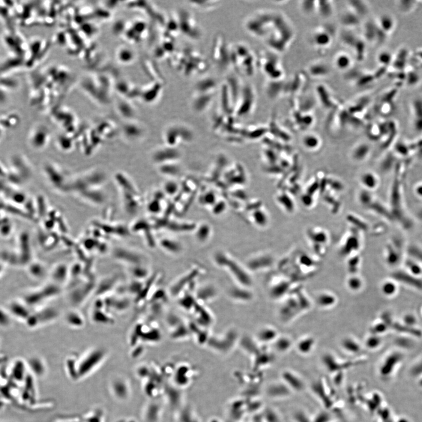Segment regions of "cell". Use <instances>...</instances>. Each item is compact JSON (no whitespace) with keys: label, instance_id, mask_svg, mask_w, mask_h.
Returning a JSON list of instances; mask_svg holds the SVG:
<instances>
[{"label":"cell","instance_id":"obj_17","mask_svg":"<svg viewBox=\"0 0 422 422\" xmlns=\"http://www.w3.org/2000/svg\"><path fill=\"white\" fill-rule=\"evenodd\" d=\"M95 307L92 313V319L93 321L102 323V324H109L113 323V319L111 318L108 314H107L103 308H105L103 300H98L95 303Z\"/></svg>","mask_w":422,"mask_h":422},{"label":"cell","instance_id":"obj_41","mask_svg":"<svg viewBox=\"0 0 422 422\" xmlns=\"http://www.w3.org/2000/svg\"><path fill=\"white\" fill-rule=\"evenodd\" d=\"M130 273L136 279H145L149 275L148 269L143 265L133 266L130 269Z\"/></svg>","mask_w":422,"mask_h":422},{"label":"cell","instance_id":"obj_36","mask_svg":"<svg viewBox=\"0 0 422 422\" xmlns=\"http://www.w3.org/2000/svg\"><path fill=\"white\" fill-rule=\"evenodd\" d=\"M350 10L354 11L358 16H363L369 11L368 6L366 2L362 1H349Z\"/></svg>","mask_w":422,"mask_h":422},{"label":"cell","instance_id":"obj_3","mask_svg":"<svg viewBox=\"0 0 422 422\" xmlns=\"http://www.w3.org/2000/svg\"><path fill=\"white\" fill-rule=\"evenodd\" d=\"M257 58L249 46L244 43L231 45V67L239 74L250 77L255 72Z\"/></svg>","mask_w":422,"mask_h":422},{"label":"cell","instance_id":"obj_2","mask_svg":"<svg viewBox=\"0 0 422 422\" xmlns=\"http://www.w3.org/2000/svg\"><path fill=\"white\" fill-rule=\"evenodd\" d=\"M294 37V31L283 15L276 13L273 25L264 39L269 47L276 52H282Z\"/></svg>","mask_w":422,"mask_h":422},{"label":"cell","instance_id":"obj_40","mask_svg":"<svg viewBox=\"0 0 422 422\" xmlns=\"http://www.w3.org/2000/svg\"><path fill=\"white\" fill-rule=\"evenodd\" d=\"M278 200L287 212L292 213L295 210V204L291 197L286 193L281 194L278 197Z\"/></svg>","mask_w":422,"mask_h":422},{"label":"cell","instance_id":"obj_13","mask_svg":"<svg viewBox=\"0 0 422 422\" xmlns=\"http://www.w3.org/2000/svg\"><path fill=\"white\" fill-rule=\"evenodd\" d=\"M341 40L343 43L354 50L358 59L363 60L366 55V45L363 39L358 37L353 33L344 31L341 34Z\"/></svg>","mask_w":422,"mask_h":422},{"label":"cell","instance_id":"obj_27","mask_svg":"<svg viewBox=\"0 0 422 422\" xmlns=\"http://www.w3.org/2000/svg\"><path fill=\"white\" fill-rule=\"evenodd\" d=\"M370 152V147L367 144H358L352 151V157L355 161H361L366 159Z\"/></svg>","mask_w":422,"mask_h":422},{"label":"cell","instance_id":"obj_59","mask_svg":"<svg viewBox=\"0 0 422 422\" xmlns=\"http://www.w3.org/2000/svg\"><path fill=\"white\" fill-rule=\"evenodd\" d=\"M329 183L331 184L330 185L331 187H333L332 188H333V189L334 190L340 191V190H343V185L341 184V182H338V181L331 180L330 182H329Z\"/></svg>","mask_w":422,"mask_h":422},{"label":"cell","instance_id":"obj_37","mask_svg":"<svg viewBox=\"0 0 422 422\" xmlns=\"http://www.w3.org/2000/svg\"><path fill=\"white\" fill-rule=\"evenodd\" d=\"M314 340L312 338L308 337L299 341L298 344V349L299 352L302 354H309L312 351L314 346Z\"/></svg>","mask_w":422,"mask_h":422},{"label":"cell","instance_id":"obj_34","mask_svg":"<svg viewBox=\"0 0 422 422\" xmlns=\"http://www.w3.org/2000/svg\"><path fill=\"white\" fill-rule=\"evenodd\" d=\"M394 55L389 50H382L377 56V60L381 67L389 69L393 63Z\"/></svg>","mask_w":422,"mask_h":422},{"label":"cell","instance_id":"obj_54","mask_svg":"<svg viewBox=\"0 0 422 422\" xmlns=\"http://www.w3.org/2000/svg\"><path fill=\"white\" fill-rule=\"evenodd\" d=\"M181 304L182 307L190 309L196 304L193 298L191 296H188L184 298H182L181 301Z\"/></svg>","mask_w":422,"mask_h":422},{"label":"cell","instance_id":"obj_22","mask_svg":"<svg viewBox=\"0 0 422 422\" xmlns=\"http://www.w3.org/2000/svg\"><path fill=\"white\" fill-rule=\"evenodd\" d=\"M188 3L191 7L203 12L215 10L221 4V2L218 1H190Z\"/></svg>","mask_w":422,"mask_h":422},{"label":"cell","instance_id":"obj_4","mask_svg":"<svg viewBox=\"0 0 422 422\" xmlns=\"http://www.w3.org/2000/svg\"><path fill=\"white\" fill-rule=\"evenodd\" d=\"M275 14V12L268 10L254 12L245 19L244 28L253 37L264 39L273 25Z\"/></svg>","mask_w":422,"mask_h":422},{"label":"cell","instance_id":"obj_49","mask_svg":"<svg viewBox=\"0 0 422 422\" xmlns=\"http://www.w3.org/2000/svg\"><path fill=\"white\" fill-rule=\"evenodd\" d=\"M215 295V290L212 287H206V288L200 290L198 296L202 300H208L212 298Z\"/></svg>","mask_w":422,"mask_h":422},{"label":"cell","instance_id":"obj_51","mask_svg":"<svg viewBox=\"0 0 422 422\" xmlns=\"http://www.w3.org/2000/svg\"><path fill=\"white\" fill-rule=\"evenodd\" d=\"M291 342L286 338H281L276 343V348L280 352H286L291 347Z\"/></svg>","mask_w":422,"mask_h":422},{"label":"cell","instance_id":"obj_26","mask_svg":"<svg viewBox=\"0 0 422 422\" xmlns=\"http://www.w3.org/2000/svg\"><path fill=\"white\" fill-rule=\"evenodd\" d=\"M418 1L412 0H399L396 2L398 11L404 15H408L414 12L418 7Z\"/></svg>","mask_w":422,"mask_h":422},{"label":"cell","instance_id":"obj_48","mask_svg":"<svg viewBox=\"0 0 422 422\" xmlns=\"http://www.w3.org/2000/svg\"><path fill=\"white\" fill-rule=\"evenodd\" d=\"M161 246L164 249L172 253H178L181 249V248L178 244L170 241L164 240L161 242Z\"/></svg>","mask_w":422,"mask_h":422},{"label":"cell","instance_id":"obj_39","mask_svg":"<svg viewBox=\"0 0 422 422\" xmlns=\"http://www.w3.org/2000/svg\"><path fill=\"white\" fill-rule=\"evenodd\" d=\"M343 348L351 354H357L361 351V347L357 341L352 338H346L342 343Z\"/></svg>","mask_w":422,"mask_h":422},{"label":"cell","instance_id":"obj_31","mask_svg":"<svg viewBox=\"0 0 422 422\" xmlns=\"http://www.w3.org/2000/svg\"><path fill=\"white\" fill-rule=\"evenodd\" d=\"M341 22L346 26H357L360 23V16L355 14L354 11L349 10L346 12L341 17Z\"/></svg>","mask_w":422,"mask_h":422},{"label":"cell","instance_id":"obj_8","mask_svg":"<svg viewBox=\"0 0 422 422\" xmlns=\"http://www.w3.org/2000/svg\"><path fill=\"white\" fill-rule=\"evenodd\" d=\"M271 80H279L282 78L283 70L279 58L273 52L265 53L257 58V65Z\"/></svg>","mask_w":422,"mask_h":422},{"label":"cell","instance_id":"obj_29","mask_svg":"<svg viewBox=\"0 0 422 422\" xmlns=\"http://www.w3.org/2000/svg\"><path fill=\"white\" fill-rule=\"evenodd\" d=\"M269 395L273 397H287L290 394V388L285 384L272 385L269 389Z\"/></svg>","mask_w":422,"mask_h":422},{"label":"cell","instance_id":"obj_12","mask_svg":"<svg viewBox=\"0 0 422 422\" xmlns=\"http://www.w3.org/2000/svg\"><path fill=\"white\" fill-rule=\"evenodd\" d=\"M364 34L365 40L371 44L376 45L385 43L388 37L379 28L376 21H370L366 23L364 27Z\"/></svg>","mask_w":422,"mask_h":422},{"label":"cell","instance_id":"obj_56","mask_svg":"<svg viewBox=\"0 0 422 422\" xmlns=\"http://www.w3.org/2000/svg\"><path fill=\"white\" fill-rule=\"evenodd\" d=\"M294 419L296 422H311L307 415L301 411L296 412L294 415Z\"/></svg>","mask_w":422,"mask_h":422},{"label":"cell","instance_id":"obj_55","mask_svg":"<svg viewBox=\"0 0 422 422\" xmlns=\"http://www.w3.org/2000/svg\"><path fill=\"white\" fill-rule=\"evenodd\" d=\"M301 202L303 203V205L305 206H306V207H310L314 203L313 196H311L310 194L308 193L304 194L301 196Z\"/></svg>","mask_w":422,"mask_h":422},{"label":"cell","instance_id":"obj_11","mask_svg":"<svg viewBox=\"0 0 422 422\" xmlns=\"http://www.w3.org/2000/svg\"><path fill=\"white\" fill-rule=\"evenodd\" d=\"M217 92L193 89L191 99V107L198 113L206 111L213 103Z\"/></svg>","mask_w":422,"mask_h":422},{"label":"cell","instance_id":"obj_24","mask_svg":"<svg viewBox=\"0 0 422 422\" xmlns=\"http://www.w3.org/2000/svg\"><path fill=\"white\" fill-rule=\"evenodd\" d=\"M334 65L338 70L347 71L351 67L352 59L347 53L340 52L337 53L334 58Z\"/></svg>","mask_w":422,"mask_h":422},{"label":"cell","instance_id":"obj_42","mask_svg":"<svg viewBox=\"0 0 422 422\" xmlns=\"http://www.w3.org/2000/svg\"><path fill=\"white\" fill-rule=\"evenodd\" d=\"M382 292L386 296H393L397 292L396 283L393 281H385L383 283L381 287Z\"/></svg>","mask_w":422,"mask_h":422},{"label":"cell","instance_id":"obj_10","mask_svg":"<svg viewBox=\"0 0 422 422\" xmlns=\"http://www.w3.org/2000/svg\"><path fill=\"white\" fill-rule=\"evenodd\" d=\"M61 292V287L58 284L53 283L48 284L43 288L30 293L29 296L25 298L26 304L29 306H37V304L48 299L56 297Z\"/></svg>","mask_w":422,"mask_h":422},{"label":"cell","instance_id":"obj_20","mask_svg":"<svg viewBox=\"0 0 422 422\" xmlns=\"http://www.w3.org/2000/svg\"><path fill=\"white\" fill-rule=\"evenodd\" d=\"M284 384L292 390L300 392L303 390L304 384L302 379L298 375L290 371H286L282 374Z\"/></svg>","mask_w":422,"mask_h":422},{"label":"cell","instance_id":"obj_38","mask_svg":"<svg viewBox=\"0 0 422 422\" xmlns=\"http://www.w3.org/2000/svg\"><path fill=\"white\" fill-rule=\"evenodd\" d=\"M277 332L271 327H266L262 329L258 334V338L263 342H269L273 340L277 337Z\"/></svg>","mask_w":422,"mask_h":422},{"label":"cell","instance_id":"obj_43","mask_svg":"<svg viewBox=\"0 0 422 422\" xmlns=\"http://www.w3.org/2000/svg\"><path fill=\"white\" fill-rule=\"evenodd\" d=\"M230 296L233 298L242 301H248L252 298V295L249 292L241 289H233L230 292Z\"/></svg>","mask_w":422,"mask_h":422},{"label":"cell","instance_id":"obj_60","mask_svg":"<svg viewBox=\"0 0 422 422\" xmlns=\"http://www.w3.org/2000/svg\"><path fill=\"white\" fill-rule=\"evenodd\" d=\"M413 55L416 61L422 64V48L416 50Z\"/></svg>","mask_w":422,"mask_h":422},{"label":"cell","instance_id":"obj_33","mask_svg":"<svg viewBox=\"0 0 422 422\" xmlns=\"http://www.w3.org/2000/svg\"><path fill=\"white\" fill-rule=\"evenodd\" d=\"M360 182L362 185L368 190L373 189L378 184L376 176L371 172L363 173L360 176Z\"/></svg>","mask_w":422,"mask_h":422},{"label":"cell","instance_id":"obj_46","mask_svg":"<svg viewBox=\"0 0 422 422\" xmlns=\"http://www.w3.org/2000/svg\"><path fill=\"white\" fill-rule=\"evenodd\" d=\"M335 298L333 296L327 293H323V294L319 296L317 298V302L322 307H329L332 306L331 304L334 303Z\"/></svg>","mask_w":422,"mask_h":422},{"label":"cell","instance_id":"obj_6","mask_svg":"<svg viewBox=\"0 0 422 422\" xmlns=\"http://www.w3.org/2000/svg\"><path fill=\"white\" fill-rule=\"evenodd\" d=\"M179 32L188 38L199 41L202 38L203 32L195 17L186 9L181 8L175 13Z\"/></svg>","mask_w":422,"mask_h":422},{"label":"cell","instance_id":"obj_45","mask_svg":"<svg viewBox=\"0 0 422 422\" xmlns=\"http://www.w3.org/2000/svg\"><path fill=\"white\" fill-rule=\"evenodd\" d=\"M30 273L36 278L43 277L46 274V269L44 266L40 263H32L29 268Z\"/></svg>","mask_w":422,"mask_h":422},{"label":"cell","instance_id":"obj_15","mask_svg":"<svg viewBox=\"0 0 422 422\" xmlns=\"http://www.w3.org/2000/svg\"><path fill=\"white\" fill-rule=\"evenodd\" d=\"M412 123L415 129L422 130V96L412 98L409 103Z\"/></svg>","mask_w":422,"mask_h":422},{"label":"cell","instance_id":"obj_1","mask_svg":"<svg viewBox=\"0 0 422 422\" xmlns=\"http://www.w3.org/2000/svg\"><path fill=\"white\" fill-rule=\"evenodd\" d=\"M173 55V67L186 76L205 73L209 67L207 60L191 48L175 51Z\"/></svg>","mask_w":422,"mask_h":422},{"label":"cell","instance_id":"obj_53","mask_svg":"<svg viewBox=\"0 0 422 422\" xmlns=\"http://www.w3.org/2000/svg\"><path fill=\"white\" fill-rule=\"evenodd\" d=\"M366 343L367 348L375 349L381 344V339L376 336H371L367 338Z\"/></svg>","mask_w":422,"mask_h":422},{"label":"cell","instance_id":"obj_47","mask_svg":"<svg viewBox=\"0 0 422 422\" xmlns=\"http://www.w3.org/2000/svg\"><path fill=\"white\" fill-rule=\"evenodd\" d=\"M300 8L306 14L317 12V1H302L300 2Z\"/></svg>","mask_w":422,"mask_h":422},{"label":"cell","instance_id":"obj_30","mask_svg":"<svg viewBox=\"0 0 422 422\" xmlns=\"http://www.w3.org/2000/svg\"><path fill=\"white\" fill-rule=\"evenodd\" d=\"M333 5L330 1H317V12L323 17H330L333 15Z\"/></svg>","mask_w":422,"mask_h":422},{"label":"cell","instance_id":"obj_35","mask_svg":"<svg viewBox=\"0 0 422 422\" xmlns=\"http://www.w3.org/2000/svg\"><path fill=\"white\" fill-rule=\"evenodd\" d=\"M308 234H309V238L314 242L325 243L328 240L327 233L324 230L320 228L311 229Z\"/></svg>","mask_w":422,"mask_h":422},{"label":"cell","instance_id":"obj_21","mask_svg":"<svg viewBox=\"0 0 422 422\" xmlns=\"http://www.w3.org/2000/svg\"><path fill=\"white\" fill-rule=\"evenodd\" d=\"M70 269H69L68 266L65 264H59L56 265L50 273V276L53 281V283L58 284H62L66 283L70 276Z\"/></svg>","mask_w":422,"mask_h":422},{"label":"cell","instance_id":"obj_9","mask_svg":"<svg viewBox=\"0 0 422 422\" xmlns=\"http://www.w3.org/2000/svg\"><path fill=\"white\" fill-rule=\"evenodd\" d=\"M217 264L222 267L226 268L231 272L232 274L236 277L242 285L249 286L251 284V280L249 275L245 272L241 266L234 260L229 259L225 254H219L215 257Z\"/></svg>","mask_w":422,"mask_h":422},{"label":"cell","instance_id":"obj_16","mask_svg":"<svg viewBox=\"0 0 422 422\" xmlns=\"http://www.w3.org/2000/svg\"><path fill=\"white\" fill-rule=\"evenodd\" d=\"M59 314L58 311L55 308L48 307L47 309H42L33 314L32 317L33 319L29 320V322L32 321V322L30 324L32 326H35L52 322L58 318Z\"/></svg>","mask_w":422,"mask_h":422},{"label":"cell","instance_id":"obj_32","mask_svg":"<svg viewBox=\"0 0 422 422\" xmlns=\"http://www.w3.org/2000/svg\"><path fill=\"white\" fill-rule=\"evenodd\" d=\"M302 143L304 148L310 150H314L319 148L321 140L318 136L314 134H307L303 137Z\"/></svg>","mask_w":422,"mask_h":422},{"label":"cell","instance_id":"obj_28","mask_svg":"<svg viewBox=\"0 0 422 422\" xmlns=\"http://www.w3.org/2000/svg\"><path fill=\"white\" fill-rule=\"evenodd\" d=\"M309 72L313 76H324L330 73V69L325 63L317 62L310 66Z\"/></svg>","mask_w":422,"mask_h":422},{"label":"cell","instance_id":"obj_52","mask_svg":"<svg viewBox=\"0 0 422 422\" xmlns=\"http://www.w3.org/2000/svg\"><path fill=\"white\" fill-rule=\"evenodd\" d=\"M348 285L351 290H357L362 286V280L358 277H351L348 280Z\"/></svg>","mask_w":422,"mask_h":422},{"label":"cell","instance_id":"obj_57","mask_svg":"<svg viewBox=\"0 0 422 422\" xmlns=\"http://www.w3.org/2000/svg\"><path fill=\"white\" fill-rule=\"evenodd\" d=\"M265 420L267 422H279V418L276 412L269 411L265 415Z\"/></svg>","mask_w":422,"mask_h":422},{"label":"cell","instance_id":"obj_18","mask_svg":"<svg viewBox=\"0 0 422 422\" xmlns=\"http://www.w3.org/2000/svg\"><path fill=\"white\" fill-rule=\"evenodd\" d=\"M376 22L378 24L379 28L388 37L393 34L395 30L397 28V20L393 15L389 14H382L381 16H379Z\"/></svg>","mask_w":422,"mask_h":422},{"label":"cell","instance_id":"obj_25","mask_svg":"<svg viewBox=\"0 0 422 422\" xmlns=\"http://www.w3.org/2000/svg\"><path fill=\"white\" fill-rule=\"evenodd\" d=\"M284 84L279 80H271L266 87V92L269 97L275 99L284 92Z\"/></svg>","mask_w":422,"mask_h":422},{"label":"cell","instance_id":"obj_23","mask_svg":"<svg viewBox=\"0 0 422 422\" xmlns=\"http://www.w3.org/2000/svg\"><path fill=\"white\" fill-rule=\"evenodd\" d=\"M65 320L67 324L72 327L80 328L85 324V320L81 314L76 311H70L66 314Z\"/></svg>","mask_w":422,"mask_h":422},{"label":"cell","instance_id":"obj_50","mask_svg":"<svg viewBox=\"0 0 422 422\" xmlns=\"http://www.w3.org/2000/svg\"><path fill=\"white\" fill-rule=\"evenodd\" d=\"M10 314V313L9 314L7 311L0 308V327H7L10 325L11 322Z\"/></svg>","mask_w":422,"mask_h":422},{"label":"cell","instance_id":"obj_5","mask_svg":"<svg viewBox=\"0 0 422 422\" xmlns=\"http://www.w3.org/2000/svg\"><path fill=\"white\" fill-rule=\"evenodd\" d=\"M211 56L212 62L221 70L231 67V45L227 44L223 34H218L214 37Z\"/></svg>","mask_w":422,"mask_h":422},{"label":"cell","instance_id":"obj_44","mask_svg":"<svg viewBox=\"0 0 422 422\" xmlns=\"http://www.w3.org/2000/svg\"><path fill=\"white\" fill-rule=\"evenodd\" d=\"M114 281H116V280L113 279H107L103 281L97 289L98 295L101 296L102 294H106V293L110 292L116 286L115 282Z\"/></svg>","mask_w":422,"mask_h":422},{"label":"cell","instance_id":"obj_58","mask_svg":"<svg viewBox=\"0 0 422 422\" xmlns=\"http://www.w3.org/2000/svg\"><path fill=\"white\" fill-rule=\"evenodd\" d=\"M330 420V415L326 412H320L314 420L313 422H328Z\"/></svg>","mask_w":422,"mask_h":422},{"label":"cell","instance_id":"obj_19","mask_svg":"<svg viewBox=\"0 0 422 422\" xmlns=\"http://www.w3.org/2000/svg\"><path fill=\"white\" fill-rule=\"evenodd\" d=\"M333 35L326 28L317 29L312 35V42L314 46L319 48L327 47L331 43Z\"/></svg>","mask_w":422,"mask_h":422},{"label":"cell","instance_id":"obj_14","mask_svg":"<svg viewBox=\"0 0 422 422\" xmlns=\"http://www.w3.org/2000/svg\"><path fill=\"white\" fill-rule=\"evenodd\" d=\"M113 256L116 260L125 264L133 266L143 265L142 257L134 251L125 249V248H116L114 251Z\"/></svg>","mask_w":422,"mask_h":422},{"label":"cell","instance_id":"obj_7","mask_svg":"<svg viewBox=\"0 0 422 422\" xmlns=\"http://www.w3.org/2000/svg\"><path fill=\"white\" fill-rule=\"evenodd\" d=\"M257 96L253 87L247 83L244 84L240 97L235 106L234 115L244 117L250 115L255 109Z\"/></svg>","mask_w":422,"mask_h":422}]
</instances>
